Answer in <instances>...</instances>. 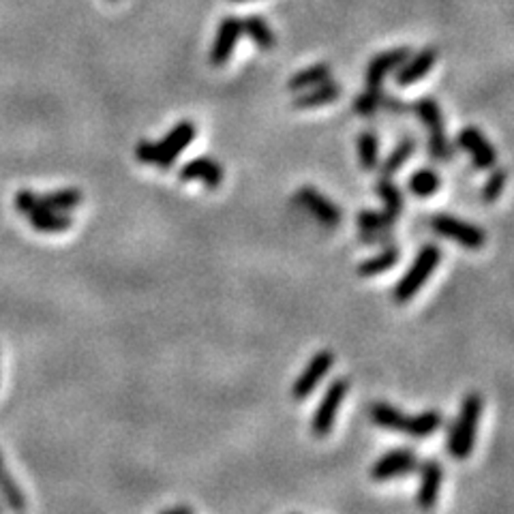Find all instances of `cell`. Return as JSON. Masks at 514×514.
Segmentation results:
<instances>
[{
  "label": "cell",
  "instance_id": "obj_7",
  "mask_svg": "<svg viewBox=\"0 0 514 514\" xmlns=\"http://www.w3.org/2000/svg\"><path fill=\"white\" fill-rule=\"evenodd\" d=\"M431 228L435 234L444 236V238L457 242L459 247L470 251L482 249L484 242H487V234L480 228H476L474 223L461 221V218L452 215H435L431 218Z\"/></svg>",
  "mask_w": 514,
  "mask_h": 514
},
{
  "label": "cell",
  "instance_id": "obj_15",
  "mask_svg": "<svg viewBox=\"0 0 514 514\" xmlns=\"http://www.w3.org/2000/svg\"><path fill=\"white\" fill-rule=\"evenodd\" d=\"M179 176L182 182L199 180L204 182L206 187L217 189L223 182V168L210 157H195L189 163L182 165Z\"/></svg>",
  "mask_w": 514,
  "mask_h": 514
},
{
  "label": "cell",
  "instance_id": "obj_26",
  "mask_svg": "<svg viewBox=\"0 0 514 514\" xmlns=\"http://www.w3.org/2000/svg\"><path fill=\"white\" fill-rule=\"evenodd\" d=\"M358 161L366 171H373L380 165V140L373 131L358 135Z\"/></svg>",
  "mask_w": 514,
  "mask_h": 514
},
{
  "label": "cell",
  "instance_id": "obj_33",
  "mask_svg": "<svg viewBox=\"0 0 514 514\" xmlns=\"http://www.w3.org/2000/svg\"><path fill=\"white\" fill-rule=\"evenodd\" d=\"M165 512H191V508H187V506H180V508H168Z\"/></svg>",
  "mask_w": 514,
  "mask_h": 514
},
{
  "label": "cell",
  "instance_id": "obj_8",
  "mask_svg": "<svg viewBox=\"0 0 514 514\" xmlns=\"http://www.w3.org/2000/svg\"><path fill=\"white\" fill-rule=\"evenodd\" d=\"M294 199H296V204L303 206L306 212H311V215L315 217L322 226L336 228L341 223L343 212L339 206H336L333 199H328L326 195H322L320 191H317L315 187H311V185L300 187L296 195H294Z\"/></svg>",
  "mask_w": 514,
  "mask_h": 514
},
{
  "label": "cell",
  "instance_id": "obj_5",
  "mask_svg": "<svg viewBox=\"0 0 514 514\" xmlns=\"http://www.w3.org/2000/svg\"><path fill=\"white\" fill-rule=\"evenodd\" d=\"M84 199L80 189L69 187V189H58L54 193H45V195H37L28 189H24L15 195V209L28 215V212L39 210V209H47V210H58V212H69L73 209H78Z\"/></svg>",
  "mask_w": 514,
  "mask_h": 514
},
{
  "label": "cell",
  "instance_id": "obj_14",
  "mask_svg": "<svg viewBox=\"0 0 514 514\" xmlns=\"http://www.w3.org/2000/svg\"><path fill=\"white\" fill-rule=\"evenodd\" d=\"M441 480H444V470L437 459H429L421 465V487H418V506L429 510L435 506L437 495H440Z\"/></svg>",
  "mask_w": 514,
  "mask_h": 514
},
{
  "label": "cell",
  "instance_id": "obj_28",
  "mask_svg": "<svg viewBox=\"0 0 514 514\" xmlns=\"http://www.w3.org/2000/svg\"><path fill=\"white\" fill-rule=\"evenodd\" d=\"M397 221V217L390 215L388 210H360L356 217V226L360 232H382L390 229Z\"/></svg>",
  "mask_w": 514,
  "mask_h": 514
},
{
  "label": "cell",
  "instance_id": "obj_6",
  "mask_svg": "<svg viewBox=\"0 0 514 514\" xmlns=\"http://www.w3.org/2000/svg\"><path fill=\"white\" fill-rule=\"evenodd\" d=\"M347 393H350V380L347 377H336L324 393V397L317 405L315 413H313L311 421V431L315 437H326L333 431V424L336 421V412L343 401H345Z\"/></svg>",
  "mask_w": 514,
  "mask_h": 514
},
{
  "label": "cell",
  "instance_id": "obj_2",
  "mask_svg": "<svg viewBox=\"0 0 514 514\" xmlns=\"http://www.w3.org/2000/svg\"><path fill=\"white\" fill-rule=\"evenodd\" d=\"M482 407L484 399L482 394L478 393H470L468 397L463 399V403H461L459 418L454 421L451 435H448V452H451L452 459L463 461L474 451L476 431L482 416Z\"/></svg>",
  "mask_w": 514,
  "mask_h": 514
},
{
  "label": "cell",
  "instance_id": "obj_20",
  "mask_svg": "<svg viewBox=\"0 0 514 514\" xmlns=\"http://www.w3.org/2000/svg\"><path fill=\"white\" fill-rule=\"evenodd\" d=\"M401 259V249L394 245H383L382 251H377L373 257H366L363 264L358 266L360 276H377L383 275L386 270L394 268Z\"/></svg>",
  "mask_w": 514,
  "mask_h": 514
},
{
  "label": "cell",
  "instance_id": "obj_16",
  "mask_svg": "<svg viewBox=\"0 0 514 514\" xmlns=\"http://www.w3.org/2000/svg\"><path fill=\"white\" fill-rule=\"evenodd\" d=\"M440 58V50L437 47H424L422 52H418L416 56L407 58V61L397 69V84L399 86H410L413 82H418L433 69V64Z\"/></svg>",
  "mask_w": 514,
  "mask_h": 514
},
{
  "label": "cell",
  "instance_id": "obj_19",
  "mask_svg": "<svg viewBox=\"0 0 514 514\" xmlns=\"http://www.w3.org/2000/svg\"><path fill=\"white\" fill-rule=\"evenodd\" d=\"M28 223L31 228L37 229V232H64V229L71 228L73 218L69 217V212H58V210H47V209H39L28 212Z\"/></svg>",
  "mask_w": 514,
  "mask_h": 514
},
{
  "label": "cell",
  "instance_id": "obj_35",
  "mask_svg": "<svg viewBox=\"0 0 514 514\" xmlns=\"http://www.w3.org/2000/svg\"><path fill=\"white\" fill-rule=\"evenodd\" d=\"M3 508H5V506H3V504H0V510H3Z\"/></svg>",
  "mask_w": 514,
  "mask_h": 514
},
{
  "label": "cell",
  "instance_id": "obj_29",
  "mask_svg": "<svg viewBox=\"0 0 514 514\" xmlns=\"http://www.w3.org/2000/svg\"><path fill=\"white\" fill-rule=\"evenodd\" d=\"M383 105H386V94H383L382 88L366 86V91L354 99L352 108L360 116H371L375 114V112L383 110Z\"/></svg>",
  "mask_w": 514,
  "mask_h": 514
},
{
  "label": "cell",
  "instance_id": "obj_21",
  "mask_svg": "<svg viewBox=\"0 0 514 514\" xmlns=\"http://www.w3.org/2000/svg\"><path fill=\"white\" fill-rule=\"evenodd\" d=\"M242 33L257 47H262V50H273L276 45L273 28L268 26V22H266L262 15H247L245 20H242Z\"/></svg>",
  "mask_w": 514,
  "mask_h": 514
},
{
  "label": "cell",
  "instance_id": "obj_3",
  "mask_svg": "<svg viewBox=\"0 0 514 514\" xmlns=\"http://www.w3.org/2000/svg\"><path fill=\"white\" fill-rule=\"evenodd\" d=\"M413 112H416L424 129L429 131V155L433 161L448 163L454 157V146L448 140L444 129V116H441L440 103L433 97H422L413 103Z\"/></svg>",
  "mask_w": 514,
  "mask_h": 514
},
{
  "label": "cell",
  "instance_id": "obj_11",
  "mask_svg": "<svg viewBox=\"0 0 514 514\" xmlns=\"http://www.w3.org/2000/svg\"><path fill=\"white\" fill-rule=\"evenodd\" d=\"M459 146L470 152L471 163L476 170H491L498 163V152L491 146V141L487 140L480 129L476 127H465L459 131Z\"/></svg>",
  "mask_w": 514,
  "mask_h": 514
},
{
  "label": "cell",
  "instance_id": "obj_4",
  "mask_svg": "<svg viewBox=\"0 0 514 514\" xmlns=\"http://www.w3.org/2000/svg\"><path fill=\"white\" fill-rule=\"evenodd\" d=\"M441 259V251L440 247L435 245H427L422 247L421 253H418L413 264L410 266V270L401 276V281L394 286L393 289V298L394 303L403 305L410 303V300L421 292V287L431 279V275L435 273V268L440 266Z\"/></svg>",
  "mask_w": 514,
  "mask_h": 514
},
{
  "label": "cell",
  "instance_id": "obj_31",
  "mask_svg": "<svg viewBox=\"0 0 514 514\" xmlns=\"http://www.w3.org/2000/svg\"><path fill=\"white\" fill-rule=\"evenodd\" d=\"M506 180H508V170L495 168L482 187V202H487V204L498 202V199L501 198V193H504Z\"/></svg>",
  "mask_w": 514,
  "mask_h": 514
},
{
  "label": "cell",
  "instance_id": "obj_32",
  "mask_svg": "<svg viewBox=\"0 0 514 514\" xmlns=\"http://www.w3.org/2000/svg\"><path fill=\"white\" fill-rule=\"evenodd\" d=\"M360 240L364 245H390L393 242V232L382 229V232H360Z\"/></svg>",
  "mask_w": 514,
  "mask_h": 514
},
{
  "label": "cell",
  "instance_id": "obj_34",
  "mask_svg": "<svg viewBox=\"0 0 514 514\" xmlns=\"http://www.w3.org/2000/svg\"><path fill=\"white\" fill-rule=\"evenodd\" d=\"M232 3H249V0H232Z\"/></svg>",
  "mask_w": 514,
  "mask_h": 514
},
{
  "label": "cell",
  "instance_id": "obj_36",
  "mask_svg": "<svg viewBox=\"0 0 514 514\" xmlns=\"http://www.w3.org/2000/svg\"><path fill=\"white\" fill-rule=\"evenodd\" d=\"M110 3H116V0H110Z\"/></svg>",
  "mask_w": 514,
  "mask_h": 514
},
{
  "label": "cell",
  "instance_id": "obj_1",
  "mask_svg": "<svg viewBox=\"0 0 514 514\" xmlns=\"http://www.w3.org/2000/svg\"><path fill=\"white\" fill-rule=\"evenodd\" d=\"M195 133H198V129H195L191 121H180L179 125L165 133V138L157 141V144L155 141L141 140L140 144L135 146V159L146 165H157V168L161 170H170L171 165L176 163L180 152L195 140Z\"/></svg>",
  "mask_w": 514,
  "mask_h": 514
},
{
  "label": "cell",
  "instance_id": "obj_18",
  "mask_svg": "<svg viewBox=\"0 0 514 514\" xmlns=\"http://www.w3.org/2000/svg\"><path fill=\"white\" fill-rule=\"evenodd\" d=\"M341 97V86L333 80L322 82V84L306 88V91L300 94V97L294 102V108L296 110H313V108H322V105H328L336 102Z\"/></svg>",
  "mask_w": 514,
  "mask_h": 514
},
{
  "label": "cell",
  "instance_id": "obj_24",
  "mask_svg": "<svg viewBox=\"0 0 514 514\" xmlns=\"http://www.w3.org/2000/svg\"><path fill=\"white\" fill-rule=\"evenodd\" d=\"M330 80V64L328 63H317L313 67H306L298 71L292 80L287 82L289 91H306V88L322 84V82Z\"/></svg>",
  "mask_w": 514,
  "mask_h": 514
},
{
  "label": "cell",
  "instance_id": "obj_9",
  "mask_svg": "<svg viewBox=\"0 0 514 514\" xmlns=\"http://www.w3.org/2000/svg\"><path fill=\"white\" fill-rule=\"evenodd\" d=\"M418 463H421V461H418V454L413 451H407V448L390 451L373 463V468H371V480L386 482L397 476L412 474V471L418 470Z\"/></svg>",
  "mask_w": 514,
  "mask_h": 514
},
{
  "label": "cell",
  "instance_id": "obj_25",
  "mask_svg": "<svg viewBox=\"0 0 514 514\" xmlns=\"http://www.w3.org/2000/svg\"><path fill=\"white\" fill-rule=\"evenodd\" d=\"M441 422H444V418H441V413L437 410L421 412V413H416V416H412L410 431H407V435L418 437V440H421V437L435 435L437 431L441 429Z\"/></svg>",
  "mask_w": 514,
  "mask_h": 514
},
{
  "label": "cell",
  "instance_id": "obj_23",
  "mask_svg": "<svg viewBox=\"0 0 514 514\" xmlns=\"http://www.w3.org/2000/svg\"><path fill=\"white\" fill-rule=\"evenodd\" d=\"M440 187L441 179L437 176V171L431 168L416 170L410 179H407V189H410V193L416 195V198H431V195L440 191Z\"/></svg>",
  "mask_w": 514,
  "mask_h": 514
},
{
  "label": "cell",
  "instance_id": "obj_17",
  "mask_svg": "<svg viewBox=\"0 0 514 514\" xmlns=\"http://www.w3.org/2000/svg\"><path fill=\"white\" fill-rule=\"evenodd\" d=\"M369 416H371V421L377 424V427L386 429L390 431V433L407 435V431H410L412 416H405L399 407L383 403V401H377V403L369 407Z\"/></svg>",
  "mask_w": 514,
  "mask_h": 514
},
{
  "label": "cell",
  "instance_id": "obj_27",
  "mask_svg": "<svg viewBox=\"0 0 514 514\" xmlns=\"http://www.w3.org/2000/svg\"><path fill=\"white\" fill-rule=\"evenodd\" d=\"M375 193L380 195L382 198V202L386 204V210L390 212V215H394L399 218L401 212H403V193H401V189L399 185L394 180H390L388 176H383V179H380L375 182Z\"/></svg>",
  "mask_w": 514,
  "mask_h": 514
},
{
  "label": "cell",
  "instance_id": "obj_22",
  "mask_svg": "<svg viewBox=\"0 0 514 514\" xmlns=\"http://www.w3.org/2000/svg\"><path fill=\"white\" fill-rule=\"evenodd\" d=\"M0 498L5 499V506L11 508V510H26L28 508L22 489L17 487L14 476L9 474L7 465H5L3 454H0Z\"/></svg>",
  "mask_w": 514,
  "mask_h": 514
},
{
  "label": "cell",
  "instance_id": "obj_30",
  "mask_svg": "<svg viewBox=\"0 0 514 514\" xmlns=\"http://www.w3.org/2000/svg\"><path fill=\"white\" fill-rule=\"evenodd\" d=\"M413 152H416V141L413 140H403V141H399L397 146H394L393 152H390L386 161H383L382 165V171H383V176H393V174H397V171L403 168V165L410 161Z\"/></svg>",
  "mask_w": 514,
  "mask_h": 514
},
{
  "label": "cell",
  "instance_id": "obj_13",
  "mask_svg": "<svg viewBox=\"0 0 514 514\" xmlns=\"http://www.w3.org/2000/svg\"><path fill=\"white\" fill-rule=\"evenodd\" d=\"M410 56H412L410 47H397V50L382 52V54L371 58L369 67H366V86L382 88L383 80H386L390 71L399 69Z\"/></svg>",
  "mask_w": 514,
  "mask_h": 514
},
{
  "label": "cell",
  "instance_id": "obj_12",
  "mask_svg": "<svg viewBox=\"0 0 514 514\" xmlns=\"http://www.w3.org/2000/svg\"><path fill=\"white\" fill-rule=\"evenodd\" d=\"M240 34H242V20H238V17L229 15L218 24L215 44H212L210 50V63L215 64V67H221V64H226L229 58H232V52L236 44H238Z\"/></svg>",
  "mask_w": 514,
  "mask_h": 514
},
{
  "label": "cell",
  "instance_id": "obj_10",
  "mask_svg": "<svg viewBox=\"0 0 514 514\" xmlns=\"http://www.w3.org/2000/svg\"><path fill=\"white\" fill-rule=\"evenodd\" d=\"M333 364H335V354L333 352H330V350L317 352L315 356L309 360V364L305 366L303 373L298 375V380L294 382L292 397L296 401H305L313 393V390L317 388V383H320L324 377L330 373Z\"/></svg>",
  "mask_w": 514,
  "mask_h": 514
}]
</instances>
